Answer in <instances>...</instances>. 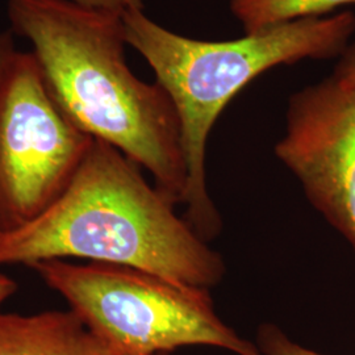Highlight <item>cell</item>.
<instances>
[{
  "label": "cell",
  "mask_w": 355,
  "mask_h": 355,
  "mask_svg": "<svg viewBox=\"0 0 355 355\" xmlns=\"http://www.w3.org/2000/svg\"><path fill=\"white\" fill-rule=\"evenodd\" d=\"M257 346L262 355H322L293 343L283 330L272 324H265L258 329Z\"/></svg>",
  "instance_id": "9"
},
{
  "label": "cell",
  "mask_w": 355,
  "mask_h": 355,
  "mask_svg": "<svg viewBox=\"0 0 355 355\" xmlns=\"http://www.w3.org/2000/svg\"><path fill=\"white\" fill-rule=\"evenodd\" d=\"M12 32H0V78L16 53Z\"/></svg>",
  "instance_id": "12"
},
{
  "label": "cell",
  "mask_w": 355,
  "mask_h": 355,
  "mask_svg": "<svg viewBox=\"0 0 355 355\" xmlns=\"http://www.w3.org/2000/svg\"><path fill=\"white\" fill-rule=\"evenodd\" d=\"M140 165L94 139L51 207L21 228L0 233V266L82 258L133 267L178 284L209 290L225 274L175 203L145 179Z\"/></svg>",
  "instance_id": "2"
},
{
  "label": "cell",
  "mask_w": 355,
  "mask_h": 355,
  "mask_svg": "<svg viewBox=\"0 0 355 355\" xmlns=\"http://www.w3.org/2000/svg\"><path fill=\"white\" fill-rule=\"evenodd\" d=\"M13 32L29 40L51 99L79 130L148 170L174 203L189 171L175 105L159 83L128 67L120 16L70 0H8Z\"/></svg>",
  "instance_id": "1"
},
{
  "label": "cell",
  "mask_w": 355,
  "mask_h": 355,
  "mask_svg": "<svg viewBox=\"0 0 355 355\" xmlns=\"http://www.w3.org/2000/svg\"><path fill=\"white\" fill-rule=\"evenodd\" d=\"M128 45L150 64L175 105L189 171L186 220L204 240L221 223L205 184V148L223 110L254 78L278 64L343 54L355 15L308 17L230 41L184 37L154 23L144 10L121 16Z\"/></svg>",
  "instance_id": "3"
},
{
  "label": "cell",
  "mask_w": 355,
  "mask_h": 355,
  "mask_svg": "<svg viewBox=\"0 0 355 355\" xmlns=\"http://www.w3.org/2000/svg\"><path fill=\"white\" fill-rule=\"evenodd\" d=\"M31 268L64 297L108 355H165L193 345L262 355L217 316L207 290L102 262L51 259Z\"/></svg>",
  "instance_id": "4"
},
{
  "label": "cell",
  "mask_w": 355,
  "mask_h": 355,
  "mask_svg": "<svg viewBox=\"0 0 355 355\" xmlns=\"http://www.w3.org/2000/svg\"><path fill=\"white\" fill-rule=\"evenodd\" d=\"M76 6L98 11V12L110 13L116 16H123L124 13L144 10L142 0H70Z\"/></svg>",
  "instance_id": "10"
},
{
  "label": "cell",
  "mask_w": 355,
  "mask_h": 355,
  "mask_svg": "<svg viewBox=\"0 0 355 355\" xmlns=\"http://www.w3.org/2000/svg\"><path fill=\"white\" fill-rule=\"evenodd\" d=\"M275 154L355 253V86L331 76L292 95Z\"/></svg>",
  "instance_id": "6"
},
{
  "label": "cell",
  "mask_w": 355,
  "mask_h": 355,
  "mask_svg": "<svg viewBox=\"0 0 355 355\" xmlns=\"http://www.w3.org/2000/svg\"><path fill=\"white\" fill-rule=\"evenodd\" d=\"M355 0H230V10L246 35L300 19L318 17Z\"/></svg>",
  "instance_id": "8"
},
{
  "label": "cell",
  "mask_w": 355,
  "mask_h": 355,
  "mask_svg": "<svg viewBox=\"0 0 355 355\" xmlns=\"http://www.w3.org/2000/svg\"><path fill=\"white\" fill-rule=\"evenodd\" d=\"M333 76H337L338 79L349 85L355 86V45L345 51Z\"/></svg>",
  "instance_id": "11"
},
{
  "label": "cell",
  "mask_w": 355,
  "mask_h": 355,
  "mask_svg": "<svg viewBox=\"0 0 355 355\" xmlns=\"http://www.w3.org/2000/svg\"><path fill=\"white\" fill-rule=\"evenodd\" d=\"M0 355H108L76 313L0 311Z\"/></svg>",
  "instance_id": "7"
},
{
  "label": "cell",
  "mask_w": 355,
  "mask_h": 355,
  "mask_svg": "<svg viewBox=\"0 0 355 355\" xmlns=\"http://www.w3.org/2000/svg\"><path fill=\"white\" fill-rule=\"evenodd\" d=\"M17 291V283L8 277L7 274L0 271V305L6 300L12 297L13 293Z\"/></svg>",
  "instance_id": "13"
},
{
  "label": "cell",
  "mask_w": 355,
  "mask_h": 355,
  "mask_svg": "<svg viewBox=\"0 0 355 355\" xmlns=\"http://www.w3.org/2000/svg\"><path fill=\"white\" fill-rule=\"evenodd\" d=\"M92 140L51 99L33 53L16 51L0 78V233L62 195Z\"/></svg>",
  "instance_id": "5"
}]
</instances>
